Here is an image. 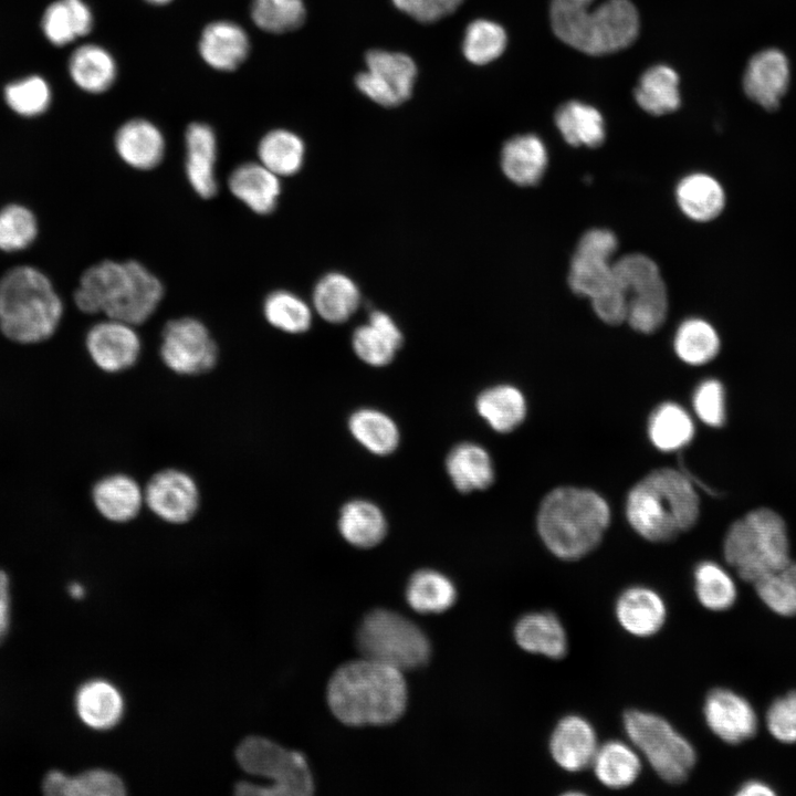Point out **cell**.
I'll return each instance as SVG.
<instances>
[{"instance_id": "6da1fadb", "label": "cell", "mask_w": 796, "mask_h": 796, "mask_svg": "<svg viewBox=\"0 0 796 796\" xmlns=\"http://www.w3.org/2000/svg\"><path fill=\"white\" fill-rule=\"evenodd\" d=\"M334 716L346 725H385L397 721L407 705L402 671L362 658L341 666L327 685Z\"/></svg>"}, {"instance_id": "7a4b0ae2", "label": "cell", "mask_w": 796, "mask_h": 796, "mask_svg": "<svg viewBox=\"0 0 796 796\" xmlns=\"http://www.w3.org/2000/svg\"><path fill=\"white\" fill-rule=\"evenodd\" d=\"M163 296V283L140 262L104 260L83 272L74 303L83 313L136 326L154 314Z\"/></svg>"}, {"instance_id": "3957f363", "label": "cell", "mask_w": 796, "mask_h": 796, "mask_svg": "<svg viewBox=\"0 0 796 796\" xmlns=\"http://www.w3.org/2000/svg\"><path fill=\"white\" fill-rule=\"evenodd\" d=\"M609 519L608 504L599 494L565 486L551 491L542 501L537 530L556 557L576 561L600 543Z\"/></svg>"}, {"instance_id": "277c9868", "label": "cell", "mask_w": 796, "mask_h": 796, "mask_svg": "<svg viewBox=\"0 0 796 796\" xmlns=\"http://www.w3.org/2000/svg\"><path fill=\"white\" fill-rule=\"evenodd\" d=\"M626 513L643 538L667 542L695 524L699 499L685 475L664 468L652 471L631 489Z\"/></svg>"}, {"instance_id": "5b68a950", "label": "cell", "mask_w": 796, "mask_h": 796, "mask_svg": "<svg viewBox=\"0 0 796 796\" xmlns=\"http://www.w3.org/2000/svg\"><path fill=\"white\" fill-rule=\"evenodd\" d=\"M594 0H551L549 17L555 35L590 55H604L629 46L637 38L639 18L629 0H606L590 10Z\"/></svg>"}, {"instance_id": "8992f818", "label": "cell", "mask_w": 796, "mask_h": 796, "mask_svg": "<svg viewBox=\"0 0 796 796\" xmlns=\"http://www.w3.org/2000/svg\"><path fill=\"white\" fill-rule=\"evenodd\" d=\"M63 304L50 279L31 265H18L0 279V329L19 344L50 338L60 325Z\"/></svg>"}, {"instance_id": "52a82bcc", "label": "cell", "mask_w": 796, "mask_h": 796, "mask_svg": "<svg viewBox=\"0 0 796 796\" xmlns=\"http://www.w3.org/2000/svg\"><path fill=\"white\" fill-rule=\"evenodd\" d=\"M724 556L740 577L756 583L789 561L786 526L769 509H757L737 520L724 541Z\"/></svg>"}, {"instance_id": "ba28073f", "label": "cell", "mask_w": 796, "mask_h": 796, "mask_svg": "<svg viewBox=\"0 0 796 796\" xmlns=\"http://www.w3.org/2000/svg\"><path fill=\"white\" fill-rule=\"evenodd\" d=\"M240 767L252 775L265 777V785L247 781L234 786L237 795L260 796H308L314 792V782L305 756L258 735L240 742L235 750Z\"/></svg>"}, {"instance_id": "9c48e42d", "label": "cell", "mask_w": 796, "mask_h": 796, "mask_svg": "<svg viewBox=\"0 0 796 796\" xmlns=\"http://www.w3.org/2000/svg\"><path fill=\"white\" fill-rule=\"evenodd\" d=\"M356 645L363 658L402 672L423 667L431 654L426 633L411 620L387 609H374L363 618Z\"/></svg>"}, {"instance_id": "30bf717a", "label": "cell", "mask_w": 796, "mask_h": 796, "mask_svg": "<svg viewBox=\"0 0 796 796\" xmlns=\"http://www.w3.org/2000/svg\"><path fill=\"white\" fill-rule=\"evenodd\" d=\"M622 721L633 747L660 778L678 784L688 777L696 762L695 750L666 719L647 711L629 710Z\"/></svg>"}, {"instance_id": "8fae6325", "label": "cell", "mask_w": 796, "mask_h": 796, "mask_svg": "<svg viewBox=\"0 0 796 796\" xmlns=\"http://www.w3.org/2000/svg\"><path fill=\"white\" fill-rule=\"evenodd\" d=\"M159 355L175 374L196 376L216 366L219 352L207 326L198 318L185 316L164 326Z\"/></svg>"}, {"instance_id": "7c38bea8", "label": "cell", "mask_w": 796, "mask_h": 796, "mask_svg": "<svg viewBox=\"0 0 796 796\" xmlns=\"http://www.w3.org/2000/svg\"><path fill=\"white\" fill-rule=\"evenodd\" d=\"M365 62L366 70L355 78L365 96L386 107L398 106L410 97L417 76L411 57L399 52L370 50Z\"/></svg>"}, {"instance_id": "4fadbf2b", "label": "cell", "mask_w": 796, "mask_h": 796, "mask_svg": "<svg viewBox=\"0 0 796 796\" xmlns=\"http://www.w3.org/2000/svg\"><path fill=\"white\" fill-rule=\"evenodd\" d=\"M145 505L159 520L185 524L200 505L196 480L184 470L168 468L156 472L144 486Z\"/></svg>"}, {"instance_id": "5bb4252c", "label": "cell", "mask_w": 796, "mask_h": 796, "mask_svg": "<svg viewBox=\"0 0 796 796\" xmlns=\"http://www.w3.org/2000/svg\"><path fill=\"white\" fill-rule=\"evenodd\" d=\"M85 346L96 367L111 374L132 368L142 353L135 325L109 317L88 329Z\"/></svg>"}, {"instance_id": "9a60e30c", "label": "cell", "mask_w": 796, "mask_h": 796, "mask_svg": "<svg viewBox=\"0 0 796 796\" xmlns=\"http://www.w3.org/2000/svg\"><path fill=\"white\" fill-rule=\"evenodd\" d=\"M789 74V62L783 51L776 48L761 50L746 64L743 91L752 102L774 112L788 90Z\"/></svg>"}, {"instance_id": "2e32d148", "label": "cell", "mask_w": 796, "mask_h": 796, "mask_svg": "<svg viewBox=\"0 0 796 796\" xmlns=\"http://www.w3.org/2000/svg\"><path fill=\"white\" fill-rule=\"evenodd\" d=\"M704 719L710 730L729 744L751 739L757 730L754 709L743 696L723 688L713 689L706 695Z\"/></svg>"}, {"instance_id": "e0dca14e", "label": "cell", "mask_w": 796, "mask_h": 796, "mask_svg": "<svg viewBox=\"0 0 796 796\" xmlns=\"http://www.w3.org/2000/svg\"><path fill=\"white\" fill-rule=\"evenodd\" d=\"M597 748V735L593 725L576 714L561 719L549 739L553 760L569 772H578L591 765Z\"/></svg>"}, {"instance_id": "ac0fdd59", "label": "cell", "mask_w": 796, "mask_h": 796, "mask_svg": "<svg viewBox=\"0 0 796 796\" xmlns=\"http://www.w3.org/2000/svg\"><path fill=\"white\" fill-rule=\"evenodd\" d=\"M185 142L187 180L198 196L203 199L211 198L218 190L214 132L205 123H191L187 127Z\"/></svg>"}, {"instance_id": "d6986e66", "label": "cell", "mask_w": 796, "mask_h": 796, "mask_svg": "<svg viewBox=\"0 0 796 796\" xmlns=\"http://www.w3.org/2000/svg\"><path fill=\"white\" fill-rule=\"evenodd\" d=\"M92 502L100 515L113 523H127L145 505L144 488L126 473H112L92 489Z\"/></svg>"}, {"instance_id": "ffe728a7", "label": "cell", "mask_w": 796, "mask_h": 796, "mask_svg": "<svg viewBox=\"0 0 796 796\" xmlns=\"http://www.w3.org/2000/svg\"><path fill=\"white\" fill-rule=\"evenodd\" d=\"M620 626L636 637H650L663 626L667 607L662 597L651 588L632 586L624 590L615 606Z\"/></svg>"}, {"instance_id": "44dd1931", "label": "cell", "mask_w": 796, "mask_h": 796, "mask_svg": "<svg viewBox=\"0 0 796 796\" xmlns=\"http://www.w3.org/2000/svg\"><path fill=\"white\" fill-rule=\"evenodd\" d=\"M114 145L119 158L129 167L139 170L157 167L166 149L160 129L143 118L124 123L115 134Z\"/></svg>"}, {"instance_id": "7402d4cb", "label": "cell", "mask_w": 796, "mask_h": 796, "mask_svg": "<svg viewBox=\"0 0 796 796\" xmlns=\"http://www.w3.org/2000/svg\"><path fill=\"white\" fill-rule=\"evenodd\" d=\"M74 703L80 720L96 731L117 725L125 711L123 694L112 682L104 679L84 682L76 691Z\"/></svg>"}, {"instance_id": "603a6c76", "label": "cell", "mask_w": 796, "mask_h": 796, "mask_svg": "<svg viewBox=\"0 0 796 796\" xmlns=\"http://www.w3.org/2000/svg\"><path fill=\"white\" fill-rule=\"evenodd\" d=\"M231 193L258 214L271 213L281 193L280 177L261 163H244L235 167L229 178Z\"/></svg>"}, {"instance_id": "cb8c5ba5", "label": "cell", "mask_w": 796, "mask_h": 796, "mask_svg": "<svg viewBox=\"0 0 796 796\" xmlns=\"http://www.w3.org/2000/svg\"><path fill=\"white\" fill-rule=\"evenodd\" d=\"M402 344V334L386 313L374 311L368 322L353 333L352 345L358 358L374 367L390 364Z\"/></svg>"}, {"instance_id": "d4e9b609", "label": "cell", "mask_w": 796, "mask_h": 796, "mask_svg": "<svg viewBox=\"0 0 796 796\" xmlns=\"http://www.w3.org/2000/svg\"><path fill=\"white\" fill-rule=\"evenodd\" d=\"M250 42L241 25L230 21L209 23L199 40L203 61L219 71L235 70L248 56Z\"/></svg>"}, {"instance_id": "484cf974", "label": "cell", "mask_w": 796, "mask_h": 796, "mask_svg": "<svg viewBox=\"0 0 796 796\" xmlns=\"http://www.w3.org/2000/svg\"><path fill=\"white\" fill-rule=\"evenodd\" d=\"M547 150L533 134L517 135L509 139L501 151L504 175L519 186L536 185L546 170Z\"/></svg>"}, {"instance_id": "4316f807", "label": "cell", "mask_w": 796, "mask_h": 796, "mask_svg": "<svg viewBox=\"0 0 796 796\" xmlns=\"http://www.w3.org/2000/svg\"><path fill=\"white\" fill-rule=\"evenodd\" d=\"M517 645L525 651L559 659L567 651V636L561 620L549 611L522 616L514 627Z\"/></svg>"}, {"instance_id": "83f0119b", "label": "cell", "mask_w": 796, "mask_h": 796, "mask_svg": "<svg viewBox=\"0 0 796 796\" xmlns=\"http://www.w3.org/2000/svg\"><path fill=\"white\" fill-rule=\"evenodd\" d=\"M446 471L462 493L488 489L494 481V467L489 452L478 443L461 442L446 458Z\"/></svg>"}, {"instance_id": "f1b7e54d", "label": "cell", "mask_w": 796, "mask_h": 796, "mask_svg": "<svg viewBox=\"0 0 796 796\" xmlns=\"http://www.w3.org/2000/svg\"><path fill=\"white\" fill-rule=\"evenodd\" d=\"M337 527L343 538L358 548L378 545L388 531L387 519L381 509L363 499L348 501L342 506Z\"/></svg>"}, {"instance_id": "f546056e", "label": "cell", "mask_w": 796, "mask_h": 796, "mask_svg": "<svg viewBox=\"0 0 796 796\" xmlns=\"http://www.w3.org/2000/svg\"><path fill=\"white\" fill-rule=\"evenodd\" d=\"M675 198L681 211L699 222L715 219L725 206V192L721 184L703 172L682 178L677 186Z\"/></svg>"}, {"instance_id": "4dcf8cb0", "label": "cell", "mask_w": 796, "mask_h": 796, "mask_svg": "<svg viewBox=\"0 0 796 796\" xmlns=\"http://www.w3.org/2000/svg\"><path fill=\"white\" fill-rule=\"evenodd\" d=\"M42 789L46 795L52 796H123L126 794L123 779L114 772L103 768L87 769L75 776L53 769L45 775Z\"/></svg>"}, {"instance_id": "1f68e13d", "label": "cell", "mask_w": 796, "mask_h": 796, "mask_svg": "<svg viewBox=\"0 0 796 796\" xmlns=\"http://www.w3.org/2000/svg\"><path fill=\"white\" fill-rule=\"evenodd\" d=\"M116 63L104 48L87 43L73 51L69 73L81 90L98 94L108 90L116 78Z\"/></svg>"}, {"instance_id": "d6a6232c", "label": "cell", "mask_w": 796, "mask_h": 796, "mask_svg": "<svg viewBox=\"0 0 796 796\" xmlns=\"http://www.w3.org/2000/svg\"><path fill=\"white\" fill-rule=\"evenodd\" d=\"M41 28L50 43L63 46L90 33L93 14L83 0H56L44 10Z\"/></svg>"}, {"instance_id": "836d02e7", "label": "cell", "mask_w": 796, "mask_h": 796, "mask_svg": "<svg viewBox=\"0 0 796 796\" xmlns=\"http://www.w3.org/2000/svg\"><path fill=\"white\" fill-rule=\"evenodd\" d=\"M597 779L609 788L630 786L641 772V760L633 746L611 740L598 746L591 762Z\"/></svg>"}, {"instance_id": "e575fe53", "label": "cell", "mask_w": 796, "mask_h": 796, "mask_svg": "<svg viewBox=\"0 0 796 796\" xmlns=\"http://www.w3.org/2000/svg\"><path fill=\"white\" fill-rule=\"evenodd\" d=\"M360 301L355 282L342 273H328L315 285L313 305L322 318L343 323L357 310Z\"/></svg>"}, {"instance_id": "d590c367", "label": "cell", "mask_w": 796, "mask_h": 796, "mask_svg": "<svg viewBox=\"0 0 796 796\" xmlns=\"http://www.w3.org/2000/svg\"><path fill=\"white\" fill-rule=\"evenodd\" d=\"M478 413L498 432H510L521 425L526 413L522 392L511 385L486 388L475 400Z\"/></svg>"}, {"instance_id": "8d00e7d4", "label": "cell", "mask_w": 796, "mask_h": 796, "mask_svg": "<svg viewBox=\"0 0 796 796\" xmlns=\"http://www.w3.org/2000/svg\"><path fill=\"white\" fill-rule=\"evenodd\" d=\"M354 439L376 455H388L399 446L400 432L395 420L375 408H360L348 419Z\"/></svg>"}, {"instance_id": "74e56055", "label": "cell", "mask_w": 796, "mask_h": 796, "mask_svg": "<svg viewBox=\"0 0 796 796\" xmlns=\"http://www.w3.org/2000/svg\"><path fill=\"white\" fill-rule=\"evenodd\" d=\"M638 105L651 115H664L680 106L679 76L667 65L658 64L648 69L635 88Z\"/></svg>"}, {"instance_id": "f35d334b", "label": "cell", "mask_w": 796, "mask_h": 796, "mask_svg": "<svg viewBox=\"0 0 796 796\" xmlns=\"http://www.w3.org/2000/svg\"><path fill=\"white\" fill-rule=\"evenodd\" d=\"M555 124L564 139L572 146H600L605 140L601 114L593 106L578 101L562 104L555 113Z\"/></svg>"}, {"instance_id": "ab89813d", "label": "cell", "mask_w": 796, "mask_h": 796, "mask_svg": "<svg viewBox=\"0 0 796 796\" xmlns=\"http://www.w3.org/2000/svg\"><path fill=\"white\" fill-rule=\"evenodd\" d=\"M406 599L421 614L448 610L457 599V589L449 577L434 569H420L408 580Z\"/></svg>"}, {"instance_id": "60d3db41", "label": "cell", "mask_w": 796, "mask_h": 796, "mask_svg": "<svg viewBox=\"0 0 796 796\" xmlns=\"http://www.w3.org/2000/svg\"><path fill=\"white\" fill-rule=\"evenodd\" d=\"M304 153L301 137L286 129L266 133L258 145L259 163L279 177L296 174L303 165Z\"/></svg>"}, {"instance_id": "b9f144b4", "label": "cell", "mask_w": 796, "mask_h": 796, "mask_svg": "<svg viewBox=\"0 0 796 796\" xmlns=\"http://www.w3.org/2000/svg\"><path fill=\"white\" fill-rule=\"evenodd\" d=\"M693 422L687 411L673 404L660 405L649 420L651 442L662 451H673L685 446L693 436Z\"/></svg>"}, {"instance_id": "7bdbcfd3", "label": "cell", "mask_w": 796, "mask_h": 796, "mask_svg": "<svg viewBox=\"0 0 796 796\" xmlns=\"http://www.w3.org/2000/svg\"><path fill=\"white\" fill-rule=\"evenodd\" d=\"M627 297L626 321L633 329L650 334L663 324L668 312V294L662 279Z\"/></svg>"}, {"instance_id": "ee69618b", "label": "cell", "mask_w": 796, "mask_h": 796, "mask_svg": "<svg viewBox=\"0 0 796 796\" xmlns=\"http://www.w3.org/2000/svg\"><path fill=\"white\" fill-rule=\"evenodd\" d=\"M719 348L720 339L716 331L702 318L684 321L675 333V353L687 364H705L716 356Z\"/></svg>"}, {"instance_id": "f6af8a7d", "label": "cell", "mask_w": 796, "mask_h": 796, "mask_svg": "<svg viewBox=\"0 0 796 796\" xmlns=\"http://www.w3.org/2000/svg\"><path fill=\"white\" fill-rule=\"evenodd\" d=\"M263 314L270 325L289 334L304 333L312 323V312L307 303L284 290L274 291L265 297Z\"/></svg>"}, {"instance_id": "bcb514c9", "label": "cell", "mask_w": 796, "mask_h": 796, "mask_svg": "<svg viewBox=\"0 0 796 796\" xmlns=\"http://www.w3.org/2000/svg\"><path fill=\"white\" fill-rule=\"evenodd\" d=\"M609 259L575 251L568 272L570 290L591 300L614 283Z\"/></svg>"}, {"instance_id": "7dc6e473", "label": "cell", "mask_w": 796, "mask_h": 796, "mask_svg": "<svg viewBox=\"0 0 796 796\" xmlns=\"http://www.w3.org/2000/svg\"><path fill=\"white\" fill-rule=\"evenodd\" d=\"M694 590L699 601L714 611L729 609L736 599V587L732 577L719 564L710 561L695 567Z\"/></svg>"}, {"instance_id": "c3c4849f", "label": "cell", "mask_w": 796, "mask_h": 796, "mask_svg": "<svg viewBox=\"0 0 796 796\" xmlns=\"http://www.w3.org/2000/svg\"><path fill=\"white\" fill-rule=\"evenodd\" d=\"M505 46L506 33L500 24L478 19L467 27L462 50L469 62L476 65L488 64L499 57Z\"/></svg>"}, {"instance_id": "681fc988", "label": "cell", "mask_w": 796, "mask_h": 796, "mask_svg": "<svg viewBox=\"0 0 796 796\" xmlns=\"http://www.w3.org/2000/svg\"><path fill=\"white\" fill-rule=\"evenodd\" d=\"M757 595L773 611L782 616L796 615V562L792 559L754 583Z\"/></svg>"}, {"instance_id": "f907efd6", "label": "cell", "mask_w": 796, "mask_h": 796, "mask_svg": "<svg viewBox=\"0 0 796 796\" xmlns=\"http://www.w3.org/2000/svg\"><path fill=\"white\" fill-rule=\"evenodd\" d=\"M3 97L15 114L33 117L43 114L49 108L52 92L46 80L34 74L6 85Z\"/></svg>"}, {"instance_id": "816d5d0a", "label": "cell", "mask_w": 796, "mask_h": 796, "mask_svg": "<svg viewBox=\"0 0 796 796\" xmlns=\"http://www.w3.org/2000/svg\"><path fill=\"white\" fill-rule=\"evenodd\" d=\"M251 17L263 31L284 33L303 24L305 7L303 0H252Z\"/></svg>"}, {"instance_id": "f5cc1de1", "label": "cell", "mask_w": 796, "mask_h": 796, "mask_svg": "<svg viewBox=\"0 0 796 796\" xmlns=\"http://www.w3.org/2000/svg\"><path fill=\"white\" fill-rule=\"evenodd\" d=\"M38 222L27 207L9 205L0 210V250L14 252L28 248L36 238Z\"/></svg>"}, {"instance_id": "db71d44e", "label": "cell", "mask_w": 796, "mask_h": 796, "mask_svg": "<svg viewBox=\"0 0 796 796\" xmlns=\"http://www.w3.org/2000/svg\"><path fill=\"white\" fill-rule=\"evenodd\" d=\"M612 274L627 295L662 279L656 262L640 253L625 255L612 263Z\"/></svg>"}, {"instance_id": "11a10c76", "label": "cell", "mask_w": 796, "mask_h": 796, "mask_svg": "<svg viewBox=\"0 0 796 796\" xmlns=\"http://www.w3.org/2000/svg\"><path fill=\"white\" fill-rule=\"evenodd\" d=\"M766 725L783 743H796V691L776 699L767 710Z\"/></svg>"}, {"instance_id": "9f6ffc18", "label": "cell", "mask_w": 796, "mask_h": 796, "mask_svg": "<svg viewBox=\"0 0 796 796\" xmlns=\"http://www.w3.org/2000/svg\"><path fill=\"white\" fill-rule=\"evenodd\" d=\"M693 407L704 423L713 427L723 425L725 411L724 390L721 383L716 379L702 381L695 389Z\"/></svg>"}, {"instance_id": "6f0895ef", "label": "cell", "mask_w": 796, "mask_h": 796, "mask_svg": "<svg viewBox=\"0 0 796 796\" xmlns=\"http://www.w3.org/2000/svg\"><path fill=\"white\" fill-rule=\"evenodd\" d=\"M590 301L594 312L603 322L618 325L626 321L628 297L615 281Z\"/></svg>"}, {"instance_id": "680465c9", "label": "cell", "mask_w": 796, "mask_h": 796, "mask_svg": "<svg viewBox=\"0 0 796 796\" xmlns=\"http://www.w3.org/2000/svg\"><path fill=\"white\" fill-rule=\"evenodd\" d=\"M391 1L398 10L422 23H432L452 13V10L444 0Z\"/></svg>"}, {"instance_id": "91938a15", "label": "cell", "mask_w": 796, "mask_h": 796, "mask_svg": "<svg viewBox=\"0 0 796 796\" xmlns=\"http://www.w3.org/2000/svg\"><path fill=\"white\" fill-rule=\"evenodd\" d=\"M617 245V238L610 230L596 228L586 231L582 235L575 251L610 260Z\"/></svg>"}, {"instance_id": "94428289", "label": "cell", "mask_w": 796, "mask_h": 796, "mask_svg": "<svg viewBox=\"0 0 796 796\" xmlns=\"http://www.w3.org/2000/svg\"><path fill=\"white\" fill-rule=\"evenodd\" d=\"M775 792L767 784L760 781H748L743 784L737 790L736 795L740 796H773Z\"/></svg>"}, {"instance_id": "6125c7cd", "label": "cell", "mask_w": 796, "mask_h": 796, "mask_svg": "<svg viewBox=\"0 0 796 796\" xmlns=\"http://www.w3.org/2000/svg\"><path fill=\"white\" fill-rule=\"evenodd\" d=\"M10 626V597H0V642L7 636Z\"/></svg>"}, {"instance_id": "be15d7a7", "label": "cell", "mask_w": 796, "mask_h": 796, "mask_svg": "<svg viewBox=\"0 0 796 796\" xmlns=\"http://www.w3.org/2000/svg\"><path fill=\"white\" fill-rule=\"evenodd\" d=\"M0 597H10L9 577L2 569H0Z\"/></svg>"}, {"instance_id": "e7e4bbea", "label": "cell", "mask_w": 796, "mask_h": 796, "mask_svg": "<svg viewBox=\"0 0 796 796\" xmlns=\"http://www.w3.org/2000/svg\"><path fill=\"white\" fill-rule=\"evenodd\" d=\"M69 594L75 599H81L84 596L85 590L81 584L72 583L69 586Z\"/></svg>"}, {"instance_id": "03108f58", "label": "cell", "mask_w": 796, "mask_h": 796, "mask_svg": "<svg viewBox=\"0 0 796 796\" xmlns=\"http://www.w3.org/2000/svg\"><path fill=\"white\" fill-rule=\"evenodd\" d=\"M453 11H455L463 0H446Z\"/></svg>"}, {"instance_id": "003e7915", "label": "cell", "mask_w": 796, "mask_h": 796, "mask_svg": "<svg viewBox=\"0 0 796 796\" xmlns=\"http://www.w3.org/2000/svg\"><path fill=\"white\" fill-rule=\"evenodd\" d=\"M147 2L156 6L166 4L172 0H146Z\"/></svg>"}]
</instances>
